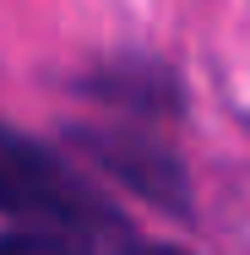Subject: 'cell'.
<instances>
[{"instance_id":"cell-2","label":"cell","mask_w":250,"mask_h":255,"mask_svg":"<svg viewBox=\"0 0 250 255\" xmlns=\"http://www.w3.org/2000/svg\"><path fill=\"white\" fill-rule=\"evenodd\" d=\"M147 125V120H142ZM142 125H120V130H82L76 141L98 157L109 174H120L131 190H142L147 201H158L163 212L185 217L191 212V190H185V168L163 141L142 136Z\"/></svg>"},{"instance_id":"cell-1","label":"cell","mask_w":250,"mask_h":255,"mask_svg":"<svg viewBox=\"0 0 250 255\" xmlns=\"http://www.w3.org/2000/svg\"><path fill=\"white\" fill-rule=\"evenodd\" d=\"M0 217L11 228L49 234L65 250L136 245V228L76 168H65L44 141H33L11 125H0Z\"/></svg>"},{"instance_id":"cell-3","label":"cell","mask_w":250,"mask_h":255,"mask_svg":"<svg viewBox=\"0 0 250 255\" xmlns=\"http://www.w3.org/2000/svg\"><path fill=\"white\" fill-rule=\"evenodd\" d=\"M82 93H93V98L114 103V109H125V114H180V87H174V76L163 71V65H152V60H125V65H103L93 71L87 82H82Z\"/></svg>"}]
</instances>
